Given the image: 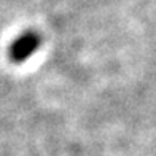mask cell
I'll list each match as a JSON object with an SVG mask.
<instances>
[{"label": "cell", "instance_id": "obj_1", "mask_svg": "<svg viewBox=\"0 0 156 156\" xmlns=\"http://www.w3.org/2000/svg\"><path fill=\"white\" fill-rule=\"evenodd\" d=\"M40 43H41V37L37 32L29 30V32L21 34L19 37L15 41H11V45H10V49H8L10 59L13 62H16V64L27 61L40 48Z\"/></svg>", "mask_w": 156, "mask_h": 156}]
</instances>
